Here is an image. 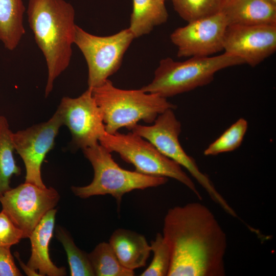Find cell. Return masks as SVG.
Returning <instances> with one entry per match:
<instances>
[{
  "label": "cell",
  "instance_id": "1",
  "mask_svg": "<svg viewBox=\"0 0 276 276\" xmlns=\"http://www.w3.org/2000/svg\"><path fill=\"white\" fill-rule=\"evenodd\" d=\"M162 235L171 254L168 276H223L225 233L213 212L198 202L169 209Z\"/></svg>",
  "mask_w": 276,
  "mask_h": 276
},
{
  "label": "cell",
  "instance_id": "2",
  "mask_svg": "<svg viewBox=\"0 0 276 276\" xmlns=\"http://www.w3.org/2000/svg\"><path fill=\"white\" fill-rule=\"evenodd\" d=\"M28 22L48 69L45 97L68 66L76 25L75 10L65 0H28Z\"/></svg>",
  "mask_w": 276,
  "mask_h": 276
},
{
  "label": "cell",
  "instance_id": "3",
  "mask_svg": "<svg viewBox=\"0 0 276 276\" xmlns=\"http://www.w3.org/2000/svg\"><path fill=\"white\" fill-rule=\"evenodd\" d=\"M91 90L102 113L105 131L109 134L123 127L131 130L141 120L152 123L159 114L176 107L158 94L146 93L141 89H120L108 79Z\"/></svg>",
  "mask_w": 276,
  "mask_h": 276
},
{
  "label": "cell",
  "instance_id": "4",
  "mask_svg": "<svg viewBox=\"0 0 276 276\" xmlns=\"http://www.w3.org/2000/svg\"><path fill=\"white\" fill-rule=\"evenodd\" d=\"M244 64L241 58L224 53L208 57H192L183 62L162 59L152 82L141 89L167 98L210 84L218 71Z\"/></svg>",
  "mask_w": 276,
  "mask_h": 276
},
{
  "label": "cell",
  "instance_id": "5",
  "mask_svg": "<svg viewBox=\"0 0 276 276\" xmlns=\"http://www.w3.org/2000/svg\"><path fill=\"white\" fill-rule=\"evenodd\" d=\"M93 166L92 181L82 187L72 186L74 194L82 199L109 194L114 197L118 208L124 194L134 190H144L165 184L168 178L154 176L125 170L114 160L105 147L98 143L82 150Z\"/></svg>",
  "mask_w": 276,
  "mask_h": 276
},
{
  "label": "cell",
  "instance_id": "6",
  "mask_svg": "<svg viewBox=\"0 0 276 276\" xmlns=\"http://www.w3.org/2000/svg\"><path fill=\"white\" fill-rule=\"evenodd\" d=\"M99 143L109 152L118 153L122 159L132 164L137 172L174 179L189 188L198 199H202L195 183L181 167L140 135L132 132L127 134L105 132Z\"/></svg>",
  "mask_w": 276,
  "mask_h": 276
},
{
  "label": "cell",
  "instance_id": "7",
  "mask_svg": "<svg viewBox=\"0 0 276 276\" xmlns=\"http://www.w3.org/2000/svg\"><path fill=\"white\" fill-rule=\"evenodd\" d=\"M173 109L159 114L151 126L136 124L131 131L151 143L163 155L184 167L208 193L212 200L230 216L235 214L224 197L216 190L209 177L202 172L195 160L188 155L179 141L180 122Z\"/></svg>",
  "mask_w": 276,
  "mask_h": 276
},
{
  "label": "cell",
  "instance_id": "8",
  "mask_svg": "<svg viewBox=\"0 0 276 276\" xmlns=\"http://www.w3.org/2000/svg\"><path fill=\"white\" fill-rule=\"evenodd\" d=\"M134 37L127 28L109 36L91 34L76 25L74 43L82 52L88 67V88L103 84L120 68Z\"/></svg>",
  "mask_w": 276,
  "mask_h": 276
},
{
  "label": "cell",
  "instance_id": "9",
  "mask_svg": "<svg viewBox=\"0 0 276 276\" xmlns=\"http://www.w3.org/2000/svg\"><path fill=\"white\" fill-rule=\"evenodd\" d=\"M60 195L52 187L26 182L7 191L0 198L2 211L29 238L43 216L55 209Z\"/></svg>",
  "mask_w": 276,
  "mask_h": 276
},
{
  "label": "cell",
  "instance_id": "10",
  "mask_svg": "<svg viewBox=\"0 0 276 276\" xmlns=\"http://www.w3.org/2000/svg\"><path fill=\"white\" fill-rule=\"evenodd\" d=\"M57 110L63 125L71 132L72 148L83 150L99 143L106 131L102 113L91 89L88 88L77 98L63 97Z\"/></svg>",
  "mask_w": 276,
  "mask_h": 276
},
{
  "label": "cell",
  "instance_id": "11",
  "mask_svg": "<svg viewBox=\"0 0 276 276\" xmlns=\"http://www.w3.org/2000/svg\"><path fill=\"white\" fill-rule=\"evenodd\" d=\"M63 126L57 110L47 121L25 129L12 132L14 150L24 162L26 169L25 181L44 188L41 174L42 164L47 154L54 146L55 139Z\"/></svg>",
  "mask_w": 276,
  "mask_h": 276
},
{
  "label": "cell",
  "instance_id": "12",
  "mask_svg": "<svg viewBox=\"0 0 276 276\" xmlns=\"http://www.w3.org/2000/svg\"><path fill=\"white\" fill-rule=\"evenodd\" d=\"M227 20L222 12L190 22L170 35L177 56L208 57L223 50Z\"/></svg>",
  "mask_w": 276,
  "mask_h": 276
},
{
  "label": "cell",
  "instance_id": "13",
  "mask_svg": "<svg viewBox=\"0 0 276 276\" xmlns=\"http://www.w3.org/2000/svg\"><path fill=\"white\" fill-rule=\"evenodd\" d=\"M223 50L255 67L275 52L276 25H228Z\"/></svg>",
  "mask_w": 276,
  "mask_h": 276
},
{
  "label": "cell",
  "instance_id": "14",
  "mask_svg": "<svg viewBox=\"0 0 276 276\" xmlns=\"http://www.w3.org/2000/svg\"><path fill=\"white\" fill-rule=\"evenodd\" d=\"M56 212L55 209L47 212L29 237L31 254L27 265L38 271L40 276H63L66 274L65 268L56 266L49 255V244L53 235Z\"/></svg>",
  "mask_w": 276,
  "mask_h": 276
},
{
  "label": "cell",
  "instance_id": "15",
  "mask_svg": "<svg viewBox=\"0 0 276 276\" xmlns=\"http://www.w3.org/2000/svg\"><path fill=\"white\" fill-rule=\"evenodd\" d=\"M221 12L228 25H276V4L270 0H226Z\"/></svg>",
  "mask_w": 276,
  "mask_h": 276
},
{
  "label": "cell",
  "instance_id": "16",
  "mask_svg": "<svg viewBox=\"0 0 276 276\" xmlns=\"http://www.w3.org/2000/svg\"><path fill=\"white\" fill-rule=\"evenodd\" d=\"M108 243L120 263L131 270L144 267L151 252L145 237L130 229H116Z\"/></svg>",
  "mask_w": 276,
  "mask_h": 276
},
{
  "label": "cell",
  "instance_id": "17",
  "mask_svg": "<svg viewBox=\"0 0 276 276\" xmlns=\"http://www.w3.org/2000/svg\"><path fill=\"white\" fill-rule=\"evenodd\" d=\"M25 10L22 0H0V41L9 51L17 47L25 34Z\"/></svg>",
  "mask_w": 276,
  "mask_h": 276
},
{
  "label": "cell",
  "instance_id": "18",
  "mask_svg": "<svg viewBox=\"0 0 276 276\" xmlns=\"http://www.w3.org/2000/svg\"><path fill=\"white\" fill-rule=\"evenodd\" d=\"M165 0H133L129 29L134 38L149 34L166 22L168 14Z\"/></svg>",
  "mask_w": 276,
  "mask_h": 276
},
{
  "label": "cell",
  "instance_id": "19",
  "mask_svg": "<svg viewBox=\"0 0 276 276\" xmlns=\"http://www.w3.org/2000/svg\"><path fill=\"white\" fill-rule=\"evenodd\" d=\"M11 133L7 118L0 116V198L11 188L12 177L21 173L13 155Z\"/></svg>",
  "mask_w": 276,
  "mask_h": 276
},
{
  "label": "cell",
  "instance_id": "20",
  "mask_svg": "<svg viewBox=\"0 0 276 276\" xmlns=\"http://www.w3.org/2000/svg\"><path fill=\"white\" fill-rule=\"evenodd\" d=\"M88 257L97 276H133L134 270L124 267L119 262L108 242L99 243Z\"/></svg>",
  "mask_w": 276,
  "mask_h": 276
},
{
  "label": "cell",
  "instance_id": "21",
  "mask_svg": "<svg viewBox=\"0 0 276 276\" xmlns=\"http://www.w3.org/2000/svg\"><path fill=\"white\" fill-rule=\"evenodd\" d=\"M56 236L61 243L67 258L70 275L72 276H94L88 254L79 248L67 231L60 226L56 230Z\"/></svg>",
  "mask_w": 276,
  "mask_h": 276
},
{
  "label": "cell",
  "instance_id": "22",
  "mask_svg": "<svg viewBox=\"0 0 276 276\" xmlns=\"http://www.w3.org/2000/svg\"><path fill=\"white\" fill-rule=\"evenodd\" d=\"M226 0H172L175 10L190 22L221 11Z\"/></svg>",
  "mask_w": 276,
  "mask_h": 276
},
{
  "label": "cell",
  "instance_id": "23",
  "mask_svg": "<svg viewBox=\"0 0 276 276\" xmlns=\"http://www.w3.org/2000/svg\"><path fill=\"white\" fill-rule=\"evenodd\" d=\"M248 127L247 121L240 118L204 150L205 156L233 151L242 144Z\"/></svg>",
  "mask_w": 276,
  "mask_h": 276
},
{
  "label": "cell",
  "instance_id": "24",
  "mask_svg": "<svg viewBox=\"0 0 276 276\" xmlns=\"http://www.w3.org/2000/svg\"><path fill=\"white\" fill-rule=\"evenodd\" d=\"M153 258L141 276H168L171 263L169 246L162 234L158 233L150 244Z\"/></svg>",
  "mask_w": 276,
  "mask_h": 276
},
{
  "label": "cell",
  "instance_id": "25",
  "mask_svg": "<svg viewBox=\"0 0 276 276\" xmlns=\"http://www.w3.org/2000/svg\"><path fill=\"white\" fill-rule=\"evenodd\" d=\"M24 238L22 231L2 210L0 212V246L10 247Z\"/></svg>",
  "mask_w": 276,
  "mask_h": 276
},
{
  "label": "cell",
  "instance_id": "26",
  "mask_svg": "<svg viewBox=\"0 0 276 276\" xmlns=\"http://www.w3.org/2000/svg\"><path fill=\"white\" fill-rule=\"evenodd\" d=\"M15 264L10 247L0 246V276H21Z\"/></svg>",
  "mask_w": 276,
  "mask_h": 276
},
{
  "label": "cell",
  "instance_id": "27",
  "mask_svg": "<svg viewBox=\"0 0 276 276\" xmlns=\"http://www.w3.org/2000/svg\"><path fill=\"white\" fill-rule=\"evenodd\" d=\"M15 255L16 259L19 262L20 267L27 275L40 276L38 272L31 269L27 265H26L23 262L21 261V259H20L19 254L18 252H16Z\"/></svg>",
  "mask_w": 276,
  "mask_h": 276
},
{
  "label": "cell",
  "instance_id": "28",
  "mask_svg": "<svg viewBox=\"0 0 276 276\" xmlns=\"http://www.w3.org/2000/svg\"><path fill=\"white\" fill-rule=\"evenodd\" d=\"M271 2L276 4V0H270Z\"/></svg>",
  "mask_w": 276,
  "mask_h": 276
}]
</instances>
